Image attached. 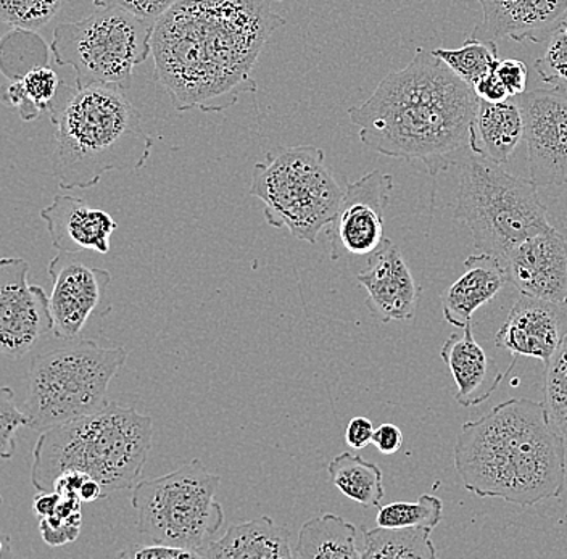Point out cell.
<instances>
[{
  "label": "cell",
  "instance_id": "1",
  "mask_svg": "<svg viewBox=\"0 0 567 559\" xmlns=\"http://www.w3.org/2000/svg\"><path fill=\"white\" fill-rule=\"evenodd\" d=\"M286 19L266 0H177L155 23V81L177 112H223L257 91L254 69Z\"/></svg>",
  "mask_w": 567,
  "mask_h": 559
},
{
  "label": "cell",
  "instance_id": "2",
  "mask_svg": "<svg viewBox=\"0 0 567 559\" xmlns=\"http://www.w3.org/2000/svg\"><path fill=\"white\" fill-rule=\"evenodd\" d=\"M478 107L473 87L432 51L388 74L370 99L349 110L361 144L390 158L423 163L437 176L470 148Z\"/></svg>",
  "mask_w": 567,
  "mask_h": 559
},
{
  "label": "cell",
  "instance_id": "3",
  "mask_svg": "<svg viewBox=\"0 0 567 559\" xmlns=\"http://www.w3.org/2000/svg\"><path fill=\"white\" fill-rule=\"evenodd\" d=\"M455 469L478 498L529 508L556 498L566 484V438L544 402L509 398L461 426Z\"/></svg>",
  "mask_w": 567,
  "mask_h": 559
},
{
  "label": "cell",
  "instance_id": "4",
  "mask_svg": "<svg viewBox=\"0 0 567 559\" xmlns=\"http://www.w3.org/2000/svg\"><path fill=\"white\" fill-rule=\"evenodd\" d=\"M124 92L109 84L80 90L60 83L49 115L55 126L53 175L62 189H89L106 173L147 165L154 141Z\"/></svg>",
  "mask_w": 567,
  "mask_h": 559
},
{
  "label": "cell",
  "instance_id": "5",
  "mask_svg": "<svg viewBox=\"0 0 567 559\" xmlns=\"http://www.w3.org/2000/svg\"><path fill=\"white\" fill-rule=\"evenodd\" d=\"M154 437V421L130 406L110 402L101 412L51 427L33 448L31 484L53 491L60 474L80 470L97 480L105 498L140 480Z\"/></svg>",
  "mask_w": 567,
  "mask_h": 559
},
{
  "label": "cell",
  "instance_id": "6",
  "mask_svg": "<svg viewBox=\"0 0 567 559\" xmlns=\"http://www.w3.org/2000/svg\"><path fill=\"white\" fill-rule=\"evenodd\" d=\"M126 360L124 346L94 339H76L33 356L23 403L28 427L41 434L104 410L110 384Z\"/></svg>",
  "mask_w": 567,
  "mask_h": 559
},
{
  "label": "cell",
  "instance_id": "7",
  "mask_svg": "<svg viewBox=\"0 0 567 559\" xmlns=\"http://www.w3.org/2000/svg\"><path fill=\"white\" fill-rule=\"evenodd\" d=\"M455 217L470 228L478 252L494 255L502 265L514 247L555 229L534 180L478 157L461 166Z\"/></svg>",
  "mask_w": 567,
  "mask_h": 559
},
{
  "label": "cell",
  "instance_id": "8",
  "mask_svg": "<svg viewBox=\"0 0 567 559\" xmlns=\"http://www.w3.org/2000/svg\"><path fill=\"white\" fill-rule=\"evenodd\" d=\"M250 194L265 204V219L296 239L317 244L339 210L343 189L315 145L281 148L254 166Z\"/></svg>",
  "mask_w": 567,
  "mask_h": 559
},
{
  "label": "cell",
  "instance_id": "9",
  "mask_svg": "<svg viewBox=\"0 0 567 559\" xmlns=\"http://www.w3.org/2000/svg\"><path fill=\"white\" fill-rule=\"evenodd\" d=\"M221 477L200 459L134 486L131 504L137 511V530L157 544L200 551L215 540L225 522L216 501Z\"/></svg>",
  "mask_w": 567,
  "mask_h": 559
},
{
  "label": "cell",
  "instance_id": "10",
  "mask_svg": "<svg viewBox=\"0 0 567 559\" xmlns=\"http://www.w3.org/2000/svg\"><path fill=\"white\" fill-rule=\"evenodd\" d=\"M155 24L118 9H97L81 21L60 23L51 51L76 73V87L109 84L127 91L134 70L152 54Z\"/></svg>",
  "mask_w": 567,
  "mask_h": 559
},
{
  "label": "cell",
  "instance_id": "11",
  "mask_svg": "<svg viewBox=\"0 0 567 559\" xmlns=\"http://www.w3.org/2000/svg\"><path fill=\"white\" fill-rule=\"evenodd\" d=\"M48 272L52 279V332L59 341H76L92 318H104L112 311L110 271L92 267L81 260L80 253L59 252L49 263Z\"/></svg>",
  "mask_w": 567,
  "mask_h": 559
},
{
  "label": "cell",
  "instance_id": "12",
  "mask_svg": "<svg viewBox=\"0 0 567 559\" xmlns=\"http://www.w3.org/2000/svg\"><path fill=\"white\" fill-rule=\"evenodd\" d=\"M393 190V176L367 173L354 183L347 180L339 210L328 226L331 260L346 255L370 257L385 242V211Z\"/></svg>",
  "mask_w": 567,
  "mask_h": 559
},
{
  "label": "cell",
  "instance_id": "13",
  "mask_svg": "<svg viewBox=\"0 0 567 559\" xmlns=\"http://www.w3.org/2000/svg\"><path fill=\"white\" fill-rule=\"evenodd\" d=\"M30 263L24 258H0V353L23 359L52 332L49 297L28 282Z\"/></svg>",
  "mask_w": 567,
  "mask_h": 559
},
{
  "label": "cell",
  "instance_id": "14",
  "mask_svg": "<svg viewBox=\"0 0 567 559\" xmlns=\"http://www.w3.org/2000/svg\"><path fill=\"white\" fill-rule=\"evenodd\" d=\"M524 116L530 179L537 187L567 184V91L534 90L517 95Z\"/></svg>",
  "mask_w": 567,
  "mask_h": 559
},
{
  "label": "cell",
  "instance_id": "15",
  "mask_svg": "<svg viewBox=\"0 0 567 559\" xmlns=\"http://www.w3.org/2000/svg\"><path fill=\"white\" fill-rule=\"evenodd\" d=\"M567 339V299L547 300L520 296L496 332L495 345L513 359L529 356L544 361Z\"/></svg>",
  "mask_w": 567,
  "mask_h": 559
},
{
  "label": "cell",
  "instance_id": "16",
  "mask_svg": "<svg viewBox=\"0 0 567 559\" xmlns=\"http://www.w3.org/2000/svg\"><path fill=\"white\" fill-rule=\"evenodd\" d=\"M506 279L520 296L567 299V240L556 229L514 247L503 261Z\"/></svg>",
  "mask_w": 567,
  "mask_h": 559
},
{
  "label": "cell",
  "instance_id": "17",
  "mask_svg": "<svg viewBox=\"0 0 567 559\" xmlns=\"http://www.w3.org/2000/svg\"><path fill=\"white\" fill-rule=\"evenodd\" d=\"M368 292L367 307L382 323L408 321L416 317L421 288L414 281L405 257L392 240L370 255L368 267L357 275Z\"/></svg>",
  "mask_w": 567,
  "mask_h": 559
},
{
  "label": "cell",
  "instance_id": "18",
  "mask_svg": "<svg viewBox=\"0 0 567 559\" xmlns=\"http://www.w3.org/2000/svg\"><path fill=\"white\" fill-rule=\"evenodd\" d=\"M482 21L470 38L478 41H512L544 44L567 19V0H477Z\"/></svg>",
  "mask_w": 567,
  "mask_h": 559
},
{
  "label": "cell",
  "instance_id": "19",
  "mask_svg": "<svg viewBox=\"0 0 567 559\" xmlns=\"http://www.w3.org/2000/svg\"><path fill=\"white\" fill-rule=\"evenodd\" d=\"M41 218L48 225L52 246L65 253H109L110 240L118 228L112 215L70 196H55L49 207L42 208Z\"/></svg>",
  "mask_w": 567,
  "mask_h": 559
},
{
  "label": "cell",
  "instance_id": "20",
  "mask_svg": "<svg viewBox=\"0 0 567 559\" xmlns=\"http://www.w3.org/2000/svg\"><path fill=\"white\" fill-rule=\"evenodd\" d=\"M441 356L458 387L455 400L464 408L481 405L491 398L519 360L513 359L505 373L496 370L494 360L474 338L473 323L464 325L463 335H450L449 341L443 343Z\"/></svg>",
  "mask_w": 567,
  "mask_h": 559
},
{
  "label": "cell",
  "instance_id": "21",
  "mask_svg": "<svg viewBox=\"0 0 567 559\" xmlns=\"http://www.w3.org/2000/svg\"><path fill=\"white\" fill-rule=\"evenodd\" d=\"M508 282L505 267L494 255L478 252L464 261V272L442 297L446 323L464 329L473 323V314L498 296Z\"/></svg>",
  "mask_w": 567,
  "mask_h": 559
},
{
  "label": "cell",
  "instance_id": "22",
  "mask_svg": "<svg viewBox=\"0 0 567 559\" xmlns=\"http://www.w3.org/2000/svg\"><path fill=\"white\" fill-rule=\"evenodd\" d=\"M523 139L524 116L517 97L496 104L478 99L470 141V151L474 157L496 165L508 163Z\"/></svg>",
  "mask_w": 567,
  "mask_h": 559
},
{
  "label": "cell",
  "instance_id": "23",
  "mask_svg": "<svg viewBox=\"0 0 567 559\" xmlns=\"http://www.w3.org/2000/svg\"><path fill=\"white\" fill-rule=\"evenodd\" d=\"M200 558L207 559H289L293 558L289 532L268 516L233 524L221 539L213 540Z\"/></svg>",
  "mask_w": 567,
  "mask_h": 559
},
{
  "label": "cell",
  "instance_id": "24",
  "mask_svg": "<svg viewBox=\"0 0 567 559\" xmlns=\"http://www.w3.org/2000/svg\"><path fill=\"white\" fill-rule=\"evenodd\" d=\"M363 544H358V529L336 515L311 518L301 526L293 558L361 559Z\"/></svg>",
  "mask_w": 567,
  "mask_h": 559
},
{
  "label": "cell",
  "instance_id": "25",
  "mask_svg": "<svg viewBox=\"0 0 567 559\" xmlns=\"http://www.w3.org/2000/svg\"><path fill=\"white\" fill-rule=\"evenodd\" d=\"M60 83L59 74L48 63H38L0 86V102L17 108L23 122H33L42 112H49Z\"/></svg>",
  "mask_w": 567,
  "mask_h": 559
},
{
  "label": "cell",
  "instance_id": "26",
  "mask_svg": "<svg viewBox=\"0 0 567 559\" xmlns=\"http://www.w3.org/2000/svg\"><path fill=\"white\" fill-rule=\"evenodd\" d=\"M329 480L347 498L364 508H379L385 495L384 474L374 463L343 452L328 466Z\"/></svg>",
  "mask_w": 567,
  "mask_h": 559
},
{
  "label": "cell",
  "instance_id": "27",
  "mask_svg": "<svg viewBox=\"0 0 567 559\" xmlns=\"http://www.w3.org/2000/svg\"><path fill=\"white\" fill-rule=\"evenodd\" d=\"M427 527H381L364 530L361 559H435Z\"/></svg>",
  "mask_w": 567,
  "mask_h": 559
},
{
  "label": "cell",
  "instance_id": "28",
  "mask_svg": "<svg viewBox=\"0 0 567 559\" xmlns=\"http://www.w3.org/2000/svg\"><path fill=\"white\" fill-rule=\"evenodd\" d=\"M432 54L439 56L460 80L474 87L481 77L494 72L498 63V48L494 41H478L467 38L463 48L435 49Z\"/></svg>",
  "mask_w": 567,
  "mask_h": 559
},
{
  "label": "cell",
  "instance_id": "29",
  "mask_svg": "<svg viewBox=\"0 0 567 559\" xmlns=\"http://www.w3.org/2000/svg\"><path fill=\"white\" fill-rule=\"evenodd\" d=\"M443 518V504L434 495H421L417 501H396L379 506L378 526L381 527H427L434 530Z\"/></svg>",
  "mask_w": 567,
  "mask_h": 559
},
{
  "label": "cell",
  "instance_id": "30",
  "mask_svg": "<svg viewBox=\"0 0 567 559\" xmlns=\"http://www.w3.org/2000/svg\"><path fill=\"white\" fill-rule=\"evenodd\" d=\"M545 406L567 442V339L545 364Z\"/></svg>",
  "mask_w": 567,
  "mask_h": 559
},
{
  "label": "cell",
  "instance_id": "31",
  "mask_svg": "<svg viewBox=\"0 0 567 559\" xmlns=\"http://www.w3.org/2000/svg\"><path fill=\"white\" fill-rule=\"evenodd\" d=\"M65 0H0V21L16 30L35 31L52 21Z\"/></svg>",
  "mask_w": 567,
  "mask_h": 559
},
{
  "label": "cell",
  "instance_id": "32",
  "mask_svg": "<svg viewBox=\"0 0 567 559\" xmlns=\"http://www.w3.org/2000/svg\"><path fill=\"white\" fill-rule=\"evenodd\" d=\"M544 54L535 60L534 69L545 84L567 90V21H563L545 42Z\"/></svg>",
  "mask_w": 567,
  "mask_h": 559
},
{
  "label": "cell",
  "instance_id": "33",
  "mask_svg": "<svg viewBox=\"0 0 567 559\" xmlns=\"http://www.w3.org/2000/svg\"><path fill=\"white\" fill-rule=\"evenodd\" d=\"M28 426L23 410L16 405V392L0 387V458L10 459L17 452V433Z\"/></svg>",
  "mask_w": 567,
  "mask_h": 559
},
{
  "label": "cell",
  "instance_id": "34",
  "mask_svg": "<svg viewBox=\"0 0 567 559\" xmlns=\"http://www.w3.org/2000/svg\"><path fill=\"white\" fill-rule=\"evenodd\" d=\"M97 9H118L142 21L155 24L177 0H92Z\"/></svg>",
  "mask_w": 567,
  "mask_h": 559
},
{
  "label": "cell",
  "instance_id": "35",
  "mask_svg": "<svg viewBox=\"0 0 567 559\" xmlns=\"http://www.w3.org/2000/svg\"><path fill=\"white\" fill-rule=\"evenodd\" d=\"M81 526H83V516L60 518L52 515L39 518V532L49 547H63L76 540L80 537Z\"/></svg>",
  "mask_w": 567,
  "mask_h": 559
},
{
  "label": "cell",
  "instance_id": "36",
  "mask_svg": "<svg viewBox=\"0 0 567 559\" xmlns=\"http://www.w3.org/2000/svg\"><path fill=\"white\" fill-rule=\"evenodd\" d=\"M118 557L126 559H200L198 553L193 550L157 544V541L152 545H130L120 551Z\"/></svg>",
  "mask_w": 567,
  "mask_h": 559
},
{
  "label": "cell",
  "instance_id": "37",
  "mask_svg": "<svg viewBox=\"0 0 567 559\" xmlns=\"http://www.w3.org/2000/svg\"><path fill=\"white\" fill-rule=\"evenodd\" d=\"M495 74L512 97H517V95L527 91L529 70H527L526 63L520 62V60L499 59L495 66Z\"/></svg>",
  "mask_w": 567,
  "mask_h": 559
},
{
  "label": "cell",
  "instance_id": "38",
  "mask_svg": "<svg viewBox=\"0 0 567 559\" xmlns=\"http://www.w3.org/2000/svg\"><path fill=\"white\" fill-rule=\"evenodd\" d=\"M371 444L382 455H395L403 447V433L395 424H381V426L375 427Z\"/></svg>",
  "mask_w": 567,
  "mask_h": 559
},
{
  "label": "cell",
  "instance_id": "39",
  "mask_svg": "<svg viewBox=\"0 0 567 559\" xmlns=\"http://www.w3.org/2000/svg\"><path fill=\"white\" fill-rule=\"evenodd\" d=\"M374 429V424L371 423L370 417H353L346 429L347 445L353 451H363L364 447L371 444Z\"/></svg>",
  "mask_w": 567,
  "mask_h": 559
},
{
  "label": "cell",
  "instance_id": "40",
  "mask_svg": "<svg viewBox=\"0 0 567 559\" xmlns=\"http://www.w3.org/2000/svg\"><path fill=\"white\" fill-rule=\"evenodd\" d=\"M474 92L481 101L491 102V104H496V102H505L508 101L512 95L506 91V87L503 86L502 81L498 80V76L494 72L485 74L484 77L477 81L473 87Z\"/></svg>",
  "mask_w": 567,
  "mask_h": 559
},
{
  "label": "cell",
  "instance_id": "41",
  "mask_svg": "<svg viewBox=\"0 0 567 559\" xmlns=\"http://www.w3.org/2000/svg\"><path fill=\"white\" fill-rule=\"evenodd\" d=\"M60 494L56 491H39L38 497L34 498V513L39 518H45V516H52L55 513L56 506H59Z\"/></svg>",
  "mask_w": 567,
  "mask_h": 559
},
{
  "label": "cell",
  "instance_id": "42",
  "mask_svg": "<svg viewBox=\"0 0 567 559\" xmlns=\"http://www.w3.org/2000/svg\"><path fill=\"white\" fill-rule=\"evenodd\" d=\"M102 498H105L104 488H102L97 480L87 477L86 483L81 487L80 500L83 504H92V501L102 500Z\"/></svg>",
  "mask_w": 567,
  "mask_h": 559
},
{
  "label": "cell",
  "instance_id": "43",
  "mask_svg": "<svg viewBox=\"0 0 567 559\" xmlns=\"http://www.w3.org/2000/svg\"><path fill=\"white\" fill-rule=\"evenodd\" d=\"M3 557V541L0 540V558Z\"/></svg>",
  "mask_w": 567,
  "mask_h": 559
},
{
  "label": "cell",
  "instance_id": "44",
  "mask_svg": "<svg viewBox=\"0 0 567 559\" xmlns=\"http://www.w3.org/2000/svg\"><path fill=\"white\" fill-rule=\"evenodd\" d=\"M2 504H3V498H2V497H0V505H2Z\"/></svg>",
  "mask_w": 567,
  "mask_h": 559
}]
</instances>
